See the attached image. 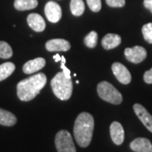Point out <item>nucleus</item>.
I'll return each instance as SVG.
<instances>
[{"label":"nucleus","mask_w":152,"mask_h":152,"mask_svg":"<svg viewBox=\"0 0 152 152\" xmlns=\"http://www.w3.org/2000/svg\"><path fill=\"white\" fill-rule=\"evenodd\" d=\"M124 54L126 58L129 62L140 64L146 58L147 52L143 47L135 46L134 48H127L125 49Z\"/></svg>","instance_id":"obj_6"},{"label":"nucleus","mask_w":152,"mask_h":152,"mask_svg":"<svg viewBox=\"0 0 152 152\" xmlns=\"http://www.w3.org/2000/svg\"><path fill=\"white\" fill-rule=\"evenodd\" d=\"M122 42L121 37L117 34H107L102 40V45L104 49L110 50L119 46Z\"/></svg>","instance_id":"obj_15"},{"label":"nucleus","mask_w":152,"mask_h":152,"mask_svg":"<svg viewBox=\"0 0 152 152\" xmlns=\"http://www.w3.org/2000/svg\"><path fill=\"white\" fill-rule=\"evenodd\" d=\"M15 69V65L11 63V62H7L0 65V81L4 80L8 77L14 73Z\"/></svg>","instance_id":"obj_18"},{"label":"nucleus","mask_w":152,"mask_h":152,"mask_svg":"<svg viewBox=\"0 0 152 152\" xmlns=\"http://www.w3.org/2000/svg\"><path fill=\"white\" fill-rule=\"evenodd\" d=\"M98 40V35L96 31H91L87 35L86 37H85L84 42L86 44V46L88 47L89 48H94L96 44H97Z\"/></svg>","instance_id":"obj_21"},{"label":"nucleus","mask_w":152,"mask_h":152,"mask_svg":"<svg viewBox=\"0 0 152 152\" xmlns=\"http://www.w3.org/2000/svg\"><path fill=\"white\" fill-rule=\"evenodd\" d=\"M65 63H66V60L65 58L64 57V56H62V59H61V69H63V72L66 75V76L68 77V78H70L71 79V76H70V70L67 68L65 66Z\"/></svg>","instance_id":"obj_25"},{"label":"nucleus","mask_w":152,"mask_h":152,"mask_svg":"<svg viewBox=\"0 0 152 152\" xmlns=\"http://www.w3.org/2000/svg\"><path fill=\"white\" fill-rule=\"evenodd\" d=\"M13 56V50L10 44L6 42H0V58H10Z\"/></svg>","instance_id":"obj_20"},{"label":"nucleus","mask_w":152,"mask_h":152,"mask_svg":"<svg viewBox=\"0 0 152 152\" xmlns=\"http://www.w3.org/2000/svg\"><path fill=\"white\" fill-rule=\"evenodd\" d=\"M110 134L112 140L115 145H120L124 140V130L118 122H113L110 126Z\"/></svg>","instance_id":"obj_11"},{"label":"nucleus","mask_w":152,"mask_h":152,"mask_svg":"<svg viewBox=\"0 0 152 152\" xmlns=\"http://www.w3.org/2000/svg\"><path fill=\"white\" fill-rule=\"evenodd\" d=\"M53 91L57 97L62 101H67L70 98L73 91V83L70 78H68L62 71L58 73L51 81Z\"/></svg>","instance_id":"obj_3"},{"label":"nucleus","mask_w":152,"mask_h":152,"mask_svg":"<svg viewBox=\"0 0 152 152\" xmlns=\"http://www.w3.org/2000/svg\"><path fill=\"white\" fill-rule=\"evenodd\" d=\"M112 70L114 76L120 83L124 85H129L131 82L132 77L130 72L124 64L120 63H114L112 65Z\"/></svg>","instance_id":"obj_7"},{"label":"nucleus","mask_w":152,"mask_h":152,"mask_svg":"<svg viewBox=\"0 0 152 152\" xmlns=\"http://www.w3.org/2000/svg\"><path fill=\"white\" fill-rule=\"evenodd\" d=\"M46 64V60L43 58H37L26 62L23 66V71L26 75H31L42 69Z\"/></svg>","instance_id":"obj_13"},{"label":"nucleus","mask_w":152,"mask_h":152,"mask_svg":"<svg viewBox=\"0 0 152 152\" xmlns=\"http://www.w3.org/2000/svg\"><path fill=\"white\" fill-rule=\"evenodd\" d=\"M97 93L100 97L109 103L119 105L123 102L121 93L107 81H102L98 84Z\"/></svg>","instance_id":"obj_4"},{"label":"nucleus","mask_w":152,"mask_h":152,"mask_svg":"<svg viewBox=\"0 0 152 152\" xmlns=\"http://www.w3.org/2000/svg\"><path fill=\"white\" fill-rule=\"evenodd\" d=\"M87 4L91 10L93 12H99L102 9V1L101 0H86Z\"/></svg>","instance_id":"obj_23"},{"label":"nucleus","mask_w":152,"mask_h":152,"mask_svg":"<svg viewBox=\"0 0 152 152\" xmlns=\"http://www.w3.org/2000/svg\"><path fill=\"white\" fill-rule=\"evenodd\" d=\"M130 149L134 152H152V144L145 138H137L130 143Z\"/></svg>","instance_id":"obj_12"},{"label":"nucleus","mask_w":152,"mask_h":152,"mask_svg":"<svg viewBox=\"0 0 152 152\" xmlns=\"http://www.w3.org/2000/svg\"><path fill=\"white\" fill-rule=\"evenodd\" d=\"M27 23L29 26L37 32H42L46 28V23L43 18L38 14L34 13L29 15L27 17Z\"/></svg>","instance_id":"obj_14"},{"label":"nucleus","mask_w":152,"mask_h":152,"mask_svg":"<svg viewBox=\"0 0 152 152\" xmlns=\"http://www.w3.org/2000/svg\"><path fill=\"white\" fill-rule=\"evenodd\" d=\"M55 145L58 152H76L73 138L67 130L58 132L55 137Z\"/></svg>","instance_id":"obj_5"},{"label":"nucleus","mask_w":152,"mask_h":152,"mask_svg":"<svg viewBox=\"0 0 152 152\" xmlns=\"http://www.w3.org/2000/svg\"><path fill=\"white\" fill-rule=\"evenodd\" d=\"M144 80L147 84H152V68L144 74Z\"/></svg>","instance_id":"obj_26"},{"label":"nucleus","mask_w":152,"mask_h":152,"mask_svg":"<svg viewBox=\"0 0 152 152\" xmlns=\"http://www.w3.org/2000/svg\"><path fill=\"white\" fill-rule=\"evenodd\" d=\"M16 123L17 118L14 114L4 109L0 108V125L11 127Z\"/></svg>","instance_id":"obj_16"},{"label":"nucleus","mask_w":152,"mask_h":152,"mask_svg":"<svg viewBox=\"0 0 152 152\" xmlns=\"http://www.w3.org/2000/svg\"><path fill=\"white\" fill-rule=\"evenodd\" d=\"M47 84V76L43 73L31 76L17 85V96L20 101L29 102L37 96Z\"/></svg>","instance_id":"obj_1"},{"label":"nucleus","mask_w":152,"mask_h":152,"mask_svg":"<svg viewBox=\"0 0 152 152\" xmlns=\"http://www.w3.org/2000/svg\"><path fill=\"white\" fill-rule=\"evenodd\" d=\"M142 33L147 42L152 44V23H148L143 26Z\"/></svg>","instance_id":"obj_22"},{"label":"nucleus","mask_w":152,"mask_h":152,"mask_svg":"<svg viewBox=\"0 0 152 152\" xmlns=\"http://www.w3.org/2000/svg\"><path fill=\"white\" fill-rule=\"evenodd\" d=\"M94 118L88 113H81L77 117L74 126V135L77 144L86 148L90 145L94 131Z\"/></svg>","instance_id":"obj_2"},{"label":"nucleus","mask_w":152,"mask_h":152,"mask_svg":"<svg viewBox=\"0 0 152 152\" xmlns=\"http://www.w3.org/2000/svg\"><path fill=\"white\" fill-rule=\"evenodd\" d=\"M53 58H54L55 62H61L62 57H61L59 54H56V55H54V56H53Z\"/></svg>","instance_id":"obj_28"},{"label":"nucleus","mask_w":152,"mask_h":152,"mask_svg":"<svg viewBox=\"0 0 152 152\" xmlns=\"http://www.w3.org/2000/svg\"><path fill=\"white\" fill-rule=\"evenodd\" d=\"M70 47V43L64 39H52L46 42V48L49 52H67Z\"/></svg>","instance_id":"obj_10"},{"label":"nucleus","mask_w":152,"mask_h":152,"mask_svg":"<svg viewBox=\"0 0 152 152\" xmlns=\"http://www.w3.org/2000/svg\"><path fill=\"white\" fill-rule=\"evenodd\" d=\"M144 6L152 13V0H144Z\"/></svg>","instance_id":"obj_27"},{"label":"nucleus","mask_w":152,"mask_h":152,"mask_svg":"<svg viewBox=\"0 0 152 152\" xmlns=\"http://www.w3.org/2000/svg\"><path fill=\"white\" fill-rule=\"evenodd\" d=\"M14 5L17 10H29L35 9L38 5V2L37 0H15Z\"/></svg>","instance_id":"obj_17"},{"label":"nucleus","mask_w":152,"mask_h":152,"mask_svg":"<svg viewBox=\"0 0 152 152\" xmlns=\"http://www.w3.org/2000/svg\"><path fill=\"white\" fill-rule=\"evenodd\" d=\"M45 15L49 21L57 23L62 17V9L57 3L50 1L45 6Z\"/></svg>","instance_id":"obj_8"},{"label":"nucleus","mask_w":152,"mask_h":152,"mask_svg":"<svg viewBox=\"0 0 152 152\" xmlns=\"http://www.w3.org/2000/svg\"><path fill=\"white\" fill-rule=\"evenodd\" d=\"M134 111L140 118L142 124L145 126L148 130L152 133V116L142 105L136 103L134 105Z\"/></svg>","instance_id":"obj_9"},{"label":"nucleus","mask_w":152,"mask_h":152,"mask_svg":"<svg viewBox=\"0 0 152 152\" xmlns=\"http://www.w3.org/2000/svg\"><path fill=\"white\" fill-rule=\"evenodd\" d=\"M71 13L75 16H80L85 12V4L83 0H71Z\"/></svg>","instance_id":"obj_19"},{"label":"nucleus","mask_w":152,"mask_h":152,"mask_svg":"<svg viewBox=\"0 0 152 152\" xmlns=\"http://www.w3.org/2000/svg\"><path fill=\"white\" fill-rule=\"evenodd\" d=\"M106 2L112 8H122L125 5V0H106Z\"/></svg>","instance_id":"obj_24"}]
</instances>
